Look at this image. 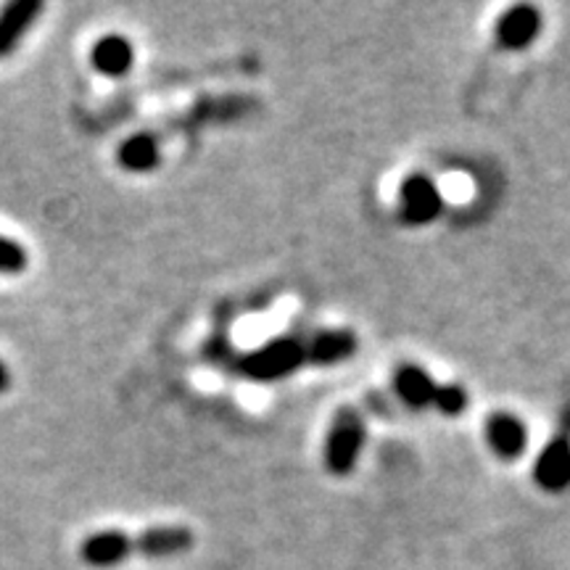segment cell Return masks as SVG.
Segmentation results:
<instances>
[{"instance_id": "52a82bcc", "label": "cell", "mask_w": 570, "mask_h": 570, "mask_svg": "<svg viewBox=\"0 0 570 570\" xmlns=\"http://www.w3.org/2000/svg\"><path fill=\"white\" fill-rule=\"evenodd\" d=\"M541 30H544V17H541L537 6L515 3L508 11L499 13L494 24V40L502 51H529Z\"/></svg>"}, {"instance_id": "5b68a950", "label": "cell", "mask_w": 570, "mask_h": 570, "mask_svg": "<svg viewBox=\"0 0 570 570\" xmlns=\"http://www.w3.org/2000/svg\"><path fill=\"white\" fill-rule=\"evenodd\" d=\"M531 479L547 494H562L570 489V404L562 412L558 431L552 433L533 462Z\"/></svg>"}, {"instance_id": "3957f363", "label": "cell", "mask_w": 570, "mask_h": 570, "mask_svg": "<svg viewBox=\"0 0 570 570\" xmlns=\"http://www.w3.org/2000/svg\"><path fill=\"white\" fill-rule=\"evenodd\" d=\"M391 386L410 410H436L446 417H460L470 404L465 386H460V383L441 386L428 370L412 365V362H404L394 370Z\"/></svg>"}, {"instance_id": "9c48e42d", "label": "cell", "mask_w": 570, "mask_h": 570, "mask_svg": "<svg viewBox=\"0 0 570 570\" xmlns=\"http://www.w3.org/2000/svg\"><path fill=\"white\" fill-rule=\"evenodd\" d=\"M483 439L499 460L512 462L523 458L529 446V428L512 412H491L483 423Z\"/></svg>"}, {"instance_id": "7c38bea8", "label": "cell", "mask_w": 570, "mask_h": 570, "mask_svg": "<svg viewBox=\"0 0 570 570\" xmlns=\"http://www.w3.org/2000/svg\"><path fill=\"white\" fill-rule=\"evenodd\" d=\"M360 348V338L346 327H327L315 333V360L317 367H333L348 362Z\"/></svg>"}, {"instance_id": "4fadbf2b", "label": "cell", "mask_w": 570, "mask_h": 570, "mask_svg": "<svg viewBox=\"0 0 570 570\" xmlns=\"http://www.w3.org/2000/svg\"><path fill=\"white\" fill-rule=\"evenodd\" d=\"M30 269V248L11 235L0 233V275L13 277Z\"/></svg>"}, {"instance_id": "8992f818", "label": "cell", "mask_w": 570, "mask_h": 570, "mask_svg": "<svg viewBox=\"0 0 570 570\" xmlns=\"http://www.w3.org/2000/svg\"><path fill=\"white\" fill-rule=\"evenodd\" d=\"M444 194L428 175H410L399 185V217L404 225L423 227L444 214Z\"/></svg>"}, {"instance_id": "7a4b0ae2", "label": "cell", "mask_w": 570, "mask_h": 570, "mask_svg": "<svg viewBox=\"0 0 570 570\" xmlns=\"http://www.w3.org/2000/svg\"><path fill=\"white\" fill-rule=\"evenodd\" d=\"M238 375L254 383H275L285 381L298 370L317 367L315 360V333L309 336H277L267 344L252 348V352L238 354L230 362Z\"/></svg>"}, {"instance_id": "5bb4252c", "label": "cell", "mask_w": 570, "mask_h": 570, "mask_svg": "<svg viewBox=\"0 0 570 570\" xmlns=\"http://www.w3.org/2000/svg\"><path fill=\"white\" fill-rule=\"evenodd\" d=\"M11 386H13V373H11V367L6 365L3 356H0V396L9 394Z\"/></svg>"}, {"instance_id": "277c9868", "label": "cell", "mask_w": 570, "mask_h": 570, "mask_svg": "<svg viewBox=\"0 0 570 570\" xmlns=\"http://www.w3.org/2000/svg\"><path fill=\"white\" fill-rule=\"evenodd\" d=\"M367 423L356 407H341L333 415V423L327 428L325 446H323V465L333 479H346L354 473L356 462L365 452Z\"/></svg>"}, {"instance_id": "6da1fadb", "label": "cell", "mask_w": 570, "mask_h": 570, "mask_svg": "<svg viewBox=\"0 0 570 570\" xmlns=\"http://www.w3.org/2000/svg\"><path fill=\"white\" fill-rule=\"evenodd\" d=\"M196 547V533L188 525H154L140 533L117 529L96 531L80 541V560L90 568H117L132 558L169 560L183 558Z\"/></svg>"}, {"instance_id": "8fae6325", "label": "cell", "mask_w": 570, "mask_h": 570, "mask_svg": "<svg viewBox=\"0 0 570 570\" xmlns=\"http://www.w3.org/2000/svg\"><path fill=\"white\" fill-rule=\"evenodd\" d=\"M117 164L130 175H151L161 164V132L140 130L127 135L117 148Z\"/></svg>"}, {"instance_id": "30bf717a", "label": "cell", "mask_w": 570, "mask_h": 570, "mask_svg": "<svg viewBox=\"0 0 570 570\" xmlns=\"http://www.w3.org/2000/svg\"><path fill=\"white\" fill-rule=\"evenodd\" d=\"M90 63L98 75L109 80H122L135 67V46L122 32L101 35L90 48Z\"/></svg>"}, {"instance_id": "ba28073f", "label": "cell", "mask_w": 570, "mask_h": 570, "mask_svg": "<svg viewBox=\"0 0 570 570\" xmlns=\"http://www.w3.org/2000/svg\"><path fill=\"white\" fill-rule=\"evenodd\" d=\"M42 13H46L42 0H9L0 9V59H9L19 51Z\"/></svg>"}]
</instances>
